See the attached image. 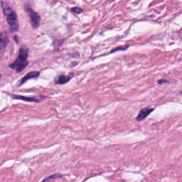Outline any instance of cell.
<instances>
[{
	"label": "cell",
	"mask_w": 182,
	"mask_h": 182,
	"mask_svg": "<svg viewBox=\"0 0 182 182\" xmlns=\"http://www.w3.org/2000/svg\"><path fill=\"white\" fill-rule=\"evenodd\" d=\"M62 176H63V175L61 174H54L50 175V176H47L46 178H45L42 181V182H49V181H52V180H54V179H56L61 178V177H62Z\"/></svg>",
	"instance_id": "9c48e42d"
},
{
	"label": "cell",
	"mask_w": 182,
	"mask_h": 182,
	"mask_svg": "<svg viewBox=\"0 0 182 182\" xmlns=\"http://www.w3.org/2000/svg\"><path fill=\"white\" fill-rule=\"evenodd\" d=\"M72 78V75H59L55 79V83L58 85H63L68 83Z\"/></svg>",
	"instance_id": "5b68a950"
},
{
	"label": "cell",
	"mask_w": 182,
	"mask_h": 182,
	"mask_svg": "<svg viewBox=\"0 0 182 182\" xmlns=\"http://www.w3.org/2000/svg\"><path fill=\"white\" fill-rule=\"evenodd\" d=\"M165 82H168L167 80H165V79H161V80H158V83L159 84H162V83H164Z\"/></svg>",
	"instance_id": "8fae6325"
},
{
	"label": "cell",
	"mask_w": 182,
	"mask_h": 182,
	"mask_svg": "<svg viewBox=\"0 0 182 182\" xmlns=\"http://www.w3.org/2000/svg\"><path fill=\"white\" fill-rule=\"evenodd\" d=\"M1 75H0V79H1Z\"/></svg>",
	"instance_id": "7c38bea8"
},
{
	"label": "cell",
	"mask_w": 182,
	"mask_h": 182,
	"mask_svg": "<svg viewBox=\"0 0 182 182\" xmlns=\"http://www.w3.org/2000/svg\"><path fill=\"white\" fill-rule=\"evenodd\" d=\"M9 43V37L6 32L0 33V50L4 49Z\"/></svg>",
	"instance_id": "52a82bcc"
},
{
	"label": "cell",
	"mask_w": 182,
	"mask_h": 182,
	"mask_svg": "<svg viewBox=\"0 0 182 182\" xmlns=\"http://www.w3.org/2000/svg\"><path fill=\"white\" fill-rule=\"evenodd\" d=\"M1 6H2L4 15L6 17L8 24L10 27V29L12 30V31H17L19 30V25L17 13L5 2H3V1L1 2Z\"/></svg>",
	"instance_id": "7a4b0ae2"
},
{
	"label": "cell",
	"mask_w": 182,
	"mask_h": 182,
	"mask_svg": "<svg viewBox=\"0 0 182 182\" xmlns=\"http://www.w3.org/2000/svg\"><path fill=\"white\" fill-rule=\"evenodd\" d=\"M38 75H39V72H38V71H31V72H30V73H27L24 77H23V78H22V80H21L20 81H19V85H21L24 84V83H26V82L27 80H30V79L37 78V77H38Z\"/></svg>",
	"instance_id": "8992f818"
},
{
	"label": "cell",
	"mask_w": 182,
	"mask_h": 182,
	"mask_svg": "<svg viewBox=\"0 0 182 182\" xmlns=\"http://www.w3.org/2000/svg\"><path fill=\"white\" fill-rule=\"evenodd\" d=\"M29 50L26 46H22L19 50L18 58L14 63L9 65V67L11 68L14 69L17 73H20L22 70L25 68L28 64L27 58L29 56Z\"/></svg>",
	"instance_id": "6da1fadb"
},
{
	"label": "cell",
	"mask_w": 182,
	"mask_h": 182,
	"mask_svg": "<svg viewBox=\"0 0 182 182\" xmlns=\"http://www.w3.org/2000/svg\"><path fill=\"white\" fill-rule=\"evenodd\" d=\"M71 10L74 13H75V14H80V13H82L83 12V9L79 7H73L71 8Z\"/></svg>",
	"instance_id": "30bf717a"
},
{
	"label": "cell",
	"mask_w": 182,
	"mask_h": 182,
	"mask_svg": "<svg viewBox=\"0 0 182 182\" xmlns=\"http://www.w3.org/2000/svg\"><path fill=\"white\" fill-rule=\"evenodd\" d=\"M12 97L13 99L22 100L26 101V102H35V103L40 102L39 99H38V98H33V97H25V96H12Z\"/></svg>",
	"instance_id": "ba28073f"
},
{
	"label": "cell",
	"mask_w": 182,
	"mask_h": 182,
	"mask_svg": "<svg viewBox=\"0 0 182 182\" xmlns=\"http://www.w3.org/2000/svg\"><path fill=\"white\" fill-rule=\"evenodd\" d=\"M26 12L28 14V16L29 17L31 24L33 29H37L39 26L40 24V17L35 11H33L30 6H26Z\"/></svg>",
	"instance_id": "3957f363"
},
{
	"label": "cell",
	"mask_w": 182,
	"mask_h": 182,
	"mask_svg": "<svg viewBox=\"0 0 182 182\" xmlns=\"http://www.w3.org/2000/svg\"><path fill=\"white\" fill-rule=\"evenodd\" d=\"M154 111V108H151V107H144V108H142L140 109L139 114L136 117V120L137 121L140 122L142 121L143 120L146 118V117H148L149 115L151 114V112Z\"/></svg>",
	"instance_id": "277c9868"
}]
</instances>
